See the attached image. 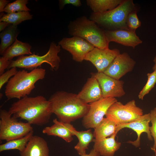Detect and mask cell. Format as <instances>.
<instances>
[{"mask_svg":"<svg viewBox=\"0 0 156 156\" xmlns=\"http://www.w3.org/2000/svg\"><path fill=\"white\" fill-rule=\"evenodd\" d=\"M8 111L16 118L38 126L48 123L53 114L49 100L41 95L22 98L13 103Z\"/></svg>","mask_w":156,"mask_h":156,"instance_id":"obj_1","label":"cell"},{"mask_svg":"<svg viewBox=\"0 0 156 156\" xmlns=\"http://www.w3.org/2000/svg\"><path fill=\"white\" fill-rule=\"evenodd\" d=\"M51 111L61 122L67 123L83 118L88 112L89 104L85 103L77 94L64 91L56 92L49 99Z\"/></svg>","mask_w":156,"mask_h":156,"instance_id":"obj_2","label":"cell"},{"mask_svg":"<svg viewBox=\"0 0 156 156\" xmlns=\"http://www.w3.org/2000/svg\"><path fill=\"white\" fill-rule=\"evenodd\" d=\"M46 71L42 68H35L28 72L24 70L18 71L7 83L5 95L9 99L19 100L28 96L35 88L38 81L43 79Z\"/></svg>","mask_w":156,"mask_h":156,"instance_id":"obj_3","label":"cell"},{"mask_svg":"<svg viewBox=\"0 0 156 156\" xmlns=\"http://www.w3.org/2000/svg\"><path fill=\"white\" fill-rule=\"evenodd\" d=\"M68 29L71 35L82 38L95 47L101 49L109 48V42L105 36V30L85 16L78 18L70 22Z\"/></svg>","mask_w":156,"mask_h":156,"instance_id":"obj_4","label":"cell"},{"mask_svg":"<svg viewBox=\"0 0 156 156\" xmlns=\"http://www.w3.org/2000/svg\"><path fill=\"white\" fill-rule=\"evenodd\" d=\"M135 10H137L133 0H123L118 6L111 10L101 13L93 12L90 19L106 30H128L126 25L127 16Z\"/></svg>","mask_w":156,"mask_h":156,"instance_id":"obj_5","label":"cell"},{"mask_svg":"<svg viewBox=\"0 0 156 156\" xmlns=\"http://www.w3.org/2000/svg\"><path fill=\"white\" fill-rule=\"evenodd\" d=\"M60 51V46L52 42L50 44L48 51L44 55L39 56L34 53L28 56L18 57L15 60H10L8 69L16 67L31 70L46 63L50 65L52 70L56 71L59 68L61 62L58 55Z\"/></svg>","mask_w":156,"mask_h":156,"instance_id":"obj_6","label":"cell"},{"mask_svg":"<svg viewBox=\"0 0 156 156\" xmlns=\"http://www.w3.org/2000/svg\"><path fill=\"white\" fill-rule=\"evenodd\" d=\"M33 130L27 122L17 118L4 109L0 110V140L6 141L21 138Z\"/></svg>","mask_w":156,"mask_h":156,"instance_id":"obj_7","label":"cell"},{"mask_svg":"<svg viewBox=\"0 0 156 156\" xmlns=\"http://www.w3.org/2000/svg\"><path fill=\"white\" fill-rule=\"evenodd\" d=\"M143 114V110L133 100L125 105L118 101L115 102L109 107L105 116L117 125L134 121Z\"/></svg>","mask_w":156,"mask_h":156,"instance_id":"obj_8","label":"cell"},{"mask_svg":"<svg viewBox=\"0 0 156 156\" xmlns=\"http://www.w3.org/2000/svg\"><path fill=\"white\" fill-rule=\"evenodd\" d=\"M117 101L115 98H102L89 104V109L82 118L83 126L87 129H94L104 118L110 106Z\"/></svg>","mask_w":156,"mask_h":156,"instance_id":"obj_9","label":"cell"},{"mask_svg":"<svg viewBox=\"0 0 156 156\" xmlns=\"http://www.w3.org/2000/svg\"><path fill=\"white\" fill-rule=\"evenodd\" d=\"M58 45L71 55L73 59L81 62L87 55L95 47L86 40L79 37L64 38L58 42Z\"/></svg>","mask_w":156,"mask_h":156,"instance_id":"obj_10","label":"cell"},{"mask_svg":"<svg viewBox=\"0 0 156 156\" xmlns=\"http://www.w3.org/2000/svg\"><path fill=\"white\" fill-rule=\"evenodd\" d=\"M91 74L95 77L99 83L103 98L120 97L125 94L123 81L115 79L103 72Z\"/></svg>","mask_w":156,"mask_h":156,"instance_id":"obj_11","label":"cell"},{"mask_svg":"<svg viewBox=\"0 0 156 156\" xmlns=\"http://www.w3.org/2000/svg\"><path fill=\"white\" fill-rule=\"evenodd\" d=\"M120 53V51L117 49H101L94 47L87 55L84 60L92 63L97 72L102 73Z\"/></svg>","mask_w":156,"mask_h":156,"instance_id":"obj_12","label":"cell"},{"mask_svg":"<svg viewBox=\"0 0 156 156\" xmlns=\"http://www.w3.org/2000/svg\"><path fill=\"white\" fill-rule=\"evenodd\" d=\"M135 63V61L127 53H120L103 73L113 78L120 80L133 70Z\"/></svg>","mask_w":156,"mask_h":156,"instance_id":"obj_13","label":"cell"},{"mask_svg":"<svg viewBox=\"0 0 156 156\" xmlns=\"http://www.w3.org/2000/svg\"><path fill=\"white\" fill-rule=\"evenodd\" d=\"M150 121V113L144 114L131 122L117 125L116 132L118 133L120 130L124 128L130 129L134 131L137 134V139L134 141H129L127 142L138 147L140 145V136L143 133H146L149 140L152 141L153 140L150 130L149 124Z\"/></svg>","mask_w":156,"mask_h":156,"instance_id":"obj_14","label":"cell"},{"mask_svg":"<svg viewBox=\"0 0 156 156\" xmlns=\"http://www.w3.org/2000/svg\"><path fill=\"white\" fill-rule=\"evenodd\" d=\"M105 32L109 42H114L124 46L131 47L134 49L142 42L137 35L135 32L128 30H105Z\"/></svg>","mask_w":156,"mask_h":156,"instance_id":"obj_15","label":"cell"},{"mask_svg":"<svg viewBox=\"0 0 156 156\" xmlns=\"http://www.w3.org/2000/svg\"><path fill=\"white\" fill-rule=\"evenodd\" d=\"M81 90L77 94L79 98L84 103L89 104L103 98L102 91L99 83L91 74Z\"/></svg>","mask_w":156,"mask_h":156,"instance_id":"obj_16","label":"cell"},{"mask_svg":"<svg viewBox=\"0 0 156 156\" xmlns=\"http://www.w3.org/2000/svg\"><path fill=\"white\" fill-rule=\"evenodd\" d=\"M20 156H49L47 143L43 138L33 135L25 149L19 152Z\"/></svg>","mask_w":156,"mask_h":156,"instance_id":"obj_17","label":"cell"},{"mask_svg":"<svg viewBox=\"0 0 156 156\" xmlns=\"http://www.w3.org/2000/svg\"><path fill=\"white\" fill-rule=\"evenodd\" d=\"M53 125L43 129L42 131L43 133L60 137L68 143L73 140L74 135L71 131V129L74 127L70 123L61 122L56 118L53 119Z\"/></svg>","mask_w":156,"mask_h":156,"instance_id":"obj_18","label":"cell"},{"mask_svg":"<svg viewBox=\"0 0 156 156\" xmlns=\"http://www.w3.org/2000/svg\"><path fill=\"white\" fill-rule=\"evenodd\" d=\"M115 133L111 136L99 140L94 139L93 149L101 156H114L115 152L120 148L121 143L117 142Z\"/></svg>","mask_w":156,"mask_h":156,"instance_id":"obj_19","label":"cell"},{"mask_svg":"<svg viewBox=\"0 0 156 156\" xmlns=\"http://www.w3.org/2000/svg\"><path fill=\"white\" fill-rule=\"evenodd\" d=\"M71 131L74 136L77 137L79 141L74 148L80 156L86 154V150L88 149L89 144L94 139L92 130L89 129L86 131H78L73 127L71 129Z\"/></svg>","mask_w":156,"mask_h":156,"instance_id":"obj_20","label":"cell"},{"mask_svg":"<svg viewBox=\"0 0 156 156\" xmlns=\"http://www.w3.org/2000/svg\"><path fill=\"white\" fill-rule=\"evenodd\" d=\"M117 126L116 123L112 120L106 117L104 118L94 128L93 132L94 139L95 140H102L117 133Z\"/></svg>","mask_w":156,"mask_h":156,"instance_id":"obj_21","label":"cell"},{"mask_svg":"<svg viewBox=\"0 0 156 156\" xmlns=\"http://www.w3.org/2000/svg\"><path fill=\"white\" fill-rule=\"evenodd\" d=\"M31 46L29 43L23 42L17 38L14 43L8 48L2 55V57L9 60L14 57L25 55L32 54L31 51Z\"/></svg>","mask_w":156,"mask_h":156,"instance_id":"obj_22","label":"cell"},{"mask_svg":"<svg viewBox=\"0 0 156 156\" xmlns=\"http://www.w3.org/2000/svg\"><path fill=\"white\" fill-rule=\"evenodd\" d=\"M17 26L11 24L0 34V54L2 55L5 50L14 42L19 34Z\"/></svg>","mask_w":156,"mask_h":156,"instance_id":"obj_23","label":"cell"},{"mask_svg":"<svg viewBox=\"0 0 156 156\" xmlns=\"http://www.w3.org/2000/svg\"><path fill=\"white\" fill-rule=\"evenodd\" d=\"M123 0H87L86 3L94 13H101L112 10Z\"/></svg>","mask_w":156,"mask_h":156,"instance_id":"obj_24","label":"cell"},{"mask_svg":"<svg viewBox=\"0 0 156 156\" xmlns=\"http://www.w3.org/2000/svg\"><path fill=\"white\" fill-rule=\"evenodd\" d=\"M33 130L25 136L21 138L7 141L0 145V152L4 151L16 149L19 152H22L25 149L28 142L33 135Z\"/></svg>","mask_w":156,"mask_h":156,"instance_id":"obj_25","label":"cell"},{"mask_svg":"<svg viewBox=\"0 0 156 156\" xmlns=\"http://www.w3.org/2000/svg\"><path fill=\"white\" fill-rule=\"evenodd\" d=\"M32 16L29 12H20L6 14L1 12L0 22L5 21L17 26L23 21L32 19Z\"/></svg>","mask_w":156,"mask_h":156,"instance_id":"obj_26","label":"cell"},{"mask_svg":"<svg viewBox=\"0 0 156 156\" xmlns=\"http://www.w3.org/2000/svg\"><path fill=\"white\" fill-rule=\"evenodd\" d=\"M28 3L27 0H16L13 2L9 3L4 9V12L7 13L29 12L30 10L26 5Z\"/></svg>","mask_w":156,"mask_h":156,"instance_id":"obj_27","label":"cell"},{"mask_svg":"<svg viewBox=\"0 0 156 156\" xmlns=\"http://www.w3.org/2000/svg\"><path fill=\"white\" fill-rule=\"evenodd\" d=\"M147 75V82L138 95L139 99L142 100H143L144 96L154 87L156 83V70L151 73H148Z\"/></svg>","mask_w":156,"mask_h":156,"instance_id":"obj_28","label":"cell"},{"mask_svg":"<svg viewBox=\"0 0 156 156\" xmlns=\"http://www.w3.org/2000/svg\"><path fill=\"white\" fill-rule=\"evenodd\" d=\"M141 22L137 15V10L133 11L129 14L126 20L128 30L135 32L136 29L141 26Z\"/></svg>","mask_w":156,"mask_h":156,"instance_id":"obj_29","label":"cell"},{"mask_svg":"<svg viewBox=\"0 0 156 156\" xmlns=\"http://www.w3.org/2000/svg\"><path fill=\"white\" fill-rule=\"evenodd\" d=\"M150 114V122L151 123V126L150 127V130L154 140V144L151 148L156 149V107L151 110Z\"/></svg>","mask_w":156,"mask_h":156,"instance_id":"obj_30","label":"cell"},{"mask_svg":"<svg viewBox=\"0 0 156 156\" xmlns=\"http://www.w3.org/2000/svg\"><path fill=\"white\" fill-rule=\"evenodd\" d=\"M17 68L13 67L4 72L0 76V89L6 83H8L10 79L18 71Z\"/></svg>","mask_w":156,"mask_h":156,"instance_id":"obj_31","label":"cell"},{"mask_svg":"<svg viewBox=\"0 0 156 156\" xmlns=\"http://www.w3.org/2000/svg\"><path fill=\"white\" fill-rule=\"evenodd\" d=\"M59 2V8L61 10L63 9L66 4H71L77 7H80L81 5L80 0H60Z\"/></svg>","mask_w":156,"mask_h":156,"instance_id":"obj_32","label":"cell"},{"mask_svg":"<svg viewBox=\"0 0 156 156\" xmlns=\"http://www.w3.org/2000/svg\"><path fill=\"white\" fill-rule=\"evenodd\" d=\"M10 60L2 57L0 58V75L4 73L5 70L8 69Z\"/></svg>","mask_w":156,"mask_h":156,"instance_id":"obj_33","label":"cell"},{"mask_svg":"<svg viewBox=\"0 0 156 156\" xmlns=\"http://www.w3.org/2000/svg\"><path fill=\"white\" fill-rule=\"evenodd\" d=\"M10 1L7 0H0V12H4V10L6 6L9 3Z\"/></svg>","mask_w":156,"mask_h":156,"instance_id":"obj_34","label":"cell"},{"mask_svg":"<svg viewBox=\"0 0 156 156\" xmlns=\"http://www.w3.org/2000/svg\"><path fill=\"white\" fill-rule=\"evenodd\" d=\"M10 24L7 22L5 21L0 22V31H1L5 29L7 27L10 26Z\"/></svg>","mask_w":156,"mask_h":156,"instance_id":"obj_35","label":"cell"},{"mask_svg":"<svg viewBox=\"0 0 156 156\" xmlns=\"http://www.w3.org/2000/svg\"><path fill=\"white\" fill-rule=\"evenodd\" d=\"M100 154L93 148L88 154H86L81 156H100Z\"/></svg>","mask_w":156,"mask_h":156,"instance_id":"obj_36","label":"cell"},{"mask_svg":"<svg viewBox=\"0 0 156 156\" xmlns=\"http://www.w3.org/2000/svg\"><path fill=\"white\" fill-rule=\"evenodd\" d=\"M153 61L154 63V64L152 68V69L154 70H156V56L154 57Z\"/></svg>","mask_w":156,"mask_h":156,"instance_id":"obj_37","label":"cell"},{"mask_svg":"<svg viewBox=\"0 0 156 156\" xmlns=\"http://www.w3.org/2000/svg\"><path fill=\"white\" fill-rule=\"evenodd\" d=\"M151 149L154 152L155 155L154 156H156V149L152 148H151Z\"/></svg>","mask_w":156,"mask_h":156,"instance_id":"obj_38","label":"cell"},{"mask_svg":"<svg viewBox=\"0 0 156 156\" xmlns=\"http://www.w3.org/2000/svg\"><path fill=\"white\" fill-rule=\"evenodd\" d=\"M153 156H154V155H153Z\"/></svg>","mask_w":156,"mask_h":156,"instance_id":"obj_39","label":"cell"}]
</instances>
